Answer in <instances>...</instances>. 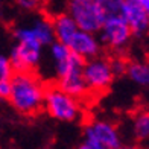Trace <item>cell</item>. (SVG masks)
<instances>
[{
	"label": "cell",
	"mask_w": 149,
	"mask_h": 149,
	"mask_svg": "<svg viewBox=\"0 0 149 149\" xmlns=\"http://www.w3.org/2000/svg\"><path fill=\"white\" fill-rule=\"evenodd\" d=\"M46 87L33 72H15L11 78L8 102L17 114L32 117L44 110Z\"/></svg>",
	"instance_id": "obj_1"
},
{
	"label": "cell",
	"mask_w": 149,
	"mask_h": 149,
	"mask_svg": "<svg viewBox=\"0 0 149 149\" xmlns=\"http://www.w3.org/2000/svg\"><path fill=\"white\" fill-rule=\"evenodd\" d=\"M14 46L11 47L9 58L15 72H33L41 64L44 44L37 38L29 23L18 24L12 29Z\"/></svg>",
	"instance_id": "obj_2"
},
{
	"label": "cell",
	"mask_w": 149,
	"mask_h": 149,
	"mask_svg": "<svg viewBox=\"0 0 149 149\" xmlns=\"http://www.w3.org/2000/svg\"><path fill=\"white\" fill-rule=\"evenodd\" d=\"M44 111L50 119L61 123H73L82 116V107L78 97L64 91L59 85L47 87L44 97Z\"/></svg>",
	"instance_id": "obj_3"
},
{
	"label": "cell",
	"mask_w": 149,
	"mask_h": 149,
	"mask_svg": "<svg viewBox=\"0 0 149 149\" xmlns=\"http://www.w3.org/2000/svg\"><path fill=\"white\" fill-rule=\"evenodd\" d=\"M84 141L96 149H119L123 141L119 128L107 119H93L82 128Z\"/></svg>",
	"instance_id": "obj_4"
},
{
	"label": "cell",
	"mask_w": 149,
	"mask_h": 149,
	"mask_svg": "<svg viewBox=\"0 0 149 149\" xmlns=\"http://www.w3.org/2000/svg\"><path fill=\"white\" fill-rule=\"evenodd\" d=\"M97 37L104 47L113 52H122L131 44L134 33L126 20L122 15H117L105 18L102 28L97 32Z\"/></svg>",
	"instance_id": "obj_5"
},
{
	"label": "cell",
	"mask_w": 149,
	"mask_h": 149,
	"mask_svg": "<svg viewBox=\"0 0 149 149\" xmlns=\"http://www.w3.org/2000/svg\"><path fill=\"white\" fill-rule=\"evenodd\" d=\"M84 78L87 81L90 93H105L116 78V73L111 65V59H107L100 55L87 59L84 64Z\"/></svg>",
	"instance_id": "obj_6"
},
{
	"label": "cell",
	"mask_w": 149,
	"mask_h": 149,
	"mask_svg": "<svg viewBox=\"0 0 149 149\" xmlns=\"http://www.w3.org/2000/svg\"><path fill=\"white\" fill-rule=\"evenodd\" d=\"M65 11L74 18L82 31L97 33L105 22V15L96 0H67Z\"/></svg>",
	"instance_id": "obj_7"
},
{
	"label": "cell",
	"mask_w": 149,
	"mask_h": 149,
	"mask_svg": "<svg viewBox=\"0 0 149 149\" xmlns=\"http://www.w3.org/2000/svg\"><path fill=\"white\" fill-rule=\"evenodd\" d=\"M122 17L130 24L135 38H143L149 33V15L140 0H125Z\"/></svg>",
	"instance_id": "obj_8"
},
{
	"label": "cell",
	"mask_w": 149,
	"mask_h": 149,
	"mask_svg": "<svg viewBox=\"0 0 149 149\" xmlns=\"http://www.w3.org/2000/svg\"><path fill=\"white\" fill-rule=\"evenodd\" d=\"M84 64H85V59L79 61L64 76L56 79V85H59L64 91L70 93L72 96L78 99H82L87 94H90L88 85H87V81L84 78Z\"/></svg>",
	"instance_id": "obj_9"
},
{
	"label": "cell",
	"mask_w": 149,
	"mask_h": 149,
	"mask_svg": "<svg viewBox=\"0 0 149 149\" xmlns=\"http://www.w3.org/2000/svg\"><path fill=\"white\" fill-rule=\"evenodd\" d=\"M67 46L72 49V52L84 58L85 61L100 55V50H102V43H100L97 33L82 29H79L74 33V37L70 40V43Z\"/></svg>",
	"instance_id": "obj_10"
},
{
	"label": "cell",
	"mask_w": 149,
	"mask_h": 149,
	"mask_svg": "<svg viewBox=\"0 0 149 149\" xmlns=\"http://www.w3.org/2000/svg\"><path fill=\"white\" fill-rule=\"evenodd\" d=\"M52 23L53 29H55V38L64 44H69L70 40L74 37V33L79 31L78 23L74 22V18L67 11L56 14L52 18Z\"/></svg>",
	"instance_id": "obj_11"
},
{
	"label": "cell",
	"mask_w": 149,
	"mask_h": 149,
	"mask_svg": "<svg viewBox=\"0 0 149 149\" xmlns=\"http://www.w3.org/2000/svg\"><path fill=\"white\" fill-rule=\"evenodd\" d=\"M126 78L132 84L149 88V63L148 61H131L126 67Z\"/></svg>",
	"instance_id": "obj_12"
},
{
	"label": "cell",
	"mask_w": 149,
	"mask_h": 149,
	"mask_svg": "<svg viewBox=\"0 0 149 149\" xmlns=\"http://www.w3.org/2000/svg\"><path fill=\"white\" fill-rule=\"evenodd\" d=\"M31 26L33 32H35L37 38L41 41L44 46H50L55 41V29H53V23L52 20L46 18V17H35L31 20Z\"/></svg>",
	"instance_id": "obj_13"
},
{
	"label": "cell",
	"mask_w": 149,
	"mask_h": 149,
	"mask_svg": "<svg viewBox=\"0 0 149 149\" xmlns=\"http://www.w3.org/2000/svg\"><path fill=\"white\" fill-rule=\"evenodd\" d=\"M131 131L135 140L148 141L149 140V111H137L131 120Z\"/></svg>",
	"instance_id": "obj_14"
},
{
	"label": "cell",
	"mask_w": 149,
	"mask_h": 149,
	"mask_svg": "<svg viewBox=\"0 0 149 149\" xmlns=\"http://www.w3.org/2000/svg\"><path fill=\"white\" fill-rule=\"evenodd\" d=\"M102 14L105 18L108 17H117L122 15L123 12V6H125V0H96Z\"/></svg>",
	"instance_id": "obj_15"
},
{
	"label": "cell",
	"mask_w": 149,
	"mask_h": 149,
	"mask_svg": "<svg viewBox=\"0 0 149 149\" xmlns=\"http://www.w3.org/2000/svg\"><path fill=\"white\" fill-rule=\"evenodd\" d=\"M15 73V69H14V64L9 56H5L2 55L0 56V79H11Z\"/></svg>",
	"instance_id": "obj_16"
},
{
	"label": "cell",
	"mask_w": 149,
	"mask_h": 149,
	"mask_svg": "<svg viewBox=\"0 0 149 149\" xmlns=\"http://www.w3.org/2000/svg\"><path fill=\"white\" fill-rule=\"evenodd\" d=\"M111 65H113V70H114V73H116V76H122V74L126 73L128 63H126V61H123L122 58L111 59Z\"/></svg>",
	"instance_id": "obj_17"
},
{
	"label": "cell",
	"mask_w": 149,
	"mask_h": 149,
	"mask_svg": "<svg viewBox=\"0 0 149 149\" xmlns=\"http://www.w3.org/2000/svg\"><path fill=\"white\" fill-rule=\"evenodd\" d=\"M11 94V79H0V97L8 100Z\"/></svg>",
	"instance_id": "obj_18"
},
{
	"label": "cell",
	"mask_w": 149,
	"mask_h": 149,
	"mask_svg": "<svg viewBox=\"0 0 149 149\" xmlns=\"http://www.w3.org/2000/svg\"><path fill=\"white\" fill-rule=\"evenodd\" d=\"M17 5L24 11H33L35 8H38L40 0H15Z\"/></svg>",
	"instance_id": "obj_19"
},
{
	"label": "cell",
	"mask_w": 149,
	"mask_h": 149,
	"mask_svg": "<svg viewBox=\"0 0 149 149\" xmlns=\"http://www.w3.org/2000/svg\"><path fill=\"white\" fill-rule=\"evenodd\" d=\"M76 149H96V148L91 146V145H88V143H85V141L82 140V141H81V143L78 145V148H76Z\"/></svg>",
	"instance_id": "obj_20"
},
{
	"label": "cell",
	"mask_w": 149,
	"mask_h": 149,
	"mask_svg": "<svg viewBox=\"0 0 149 149\" xmlns=\"http://www.w3.org/2000/svg\"><path fill=\"white\" fill-rule=\"evenodd\" d=\"M140 3H141V6L145 8V11L148 12V15H149V0H140Z\"/></svg>",
	"instance_id": "obj_21"
},
{
	"label": "cell",
	"mask_w": 149,
	"mask_h": 149,
	"mask_svg": "<svg viewBox=\"0 0 149 149\" xmlns=\"http://www.w3.org/2000/svg\"><path fill=\"white\" fill-rule=\"evenodd\" d=\"M119 149H140V148H137V146H134V145H122Z\"/></svg>",
	"instance_id": "obj_22"
}]
</instances>
